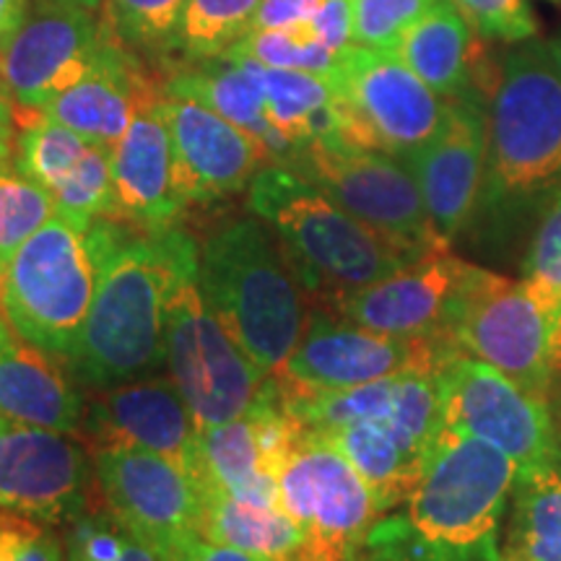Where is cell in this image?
<instances>
[{"instance_id": "obj_52", "label": "cell", "mask_w": 561, "mask_h": 561, "mask_svg": "<svg viewBox=\"0 0 561 561\" xmlns=\"http://www.w3.org/2000/svg\"><path fill=\"white\" fill-rule=\"evenodd\" d=\"M559 561H561V559H559Z\"/></svg>"}, {"instance_id": "obj_29", "label": "cell", "mask_w": 561, "mask_h": 561, "mask_svg": "<svg viewBox=\"0 0 561 561\" xmlns=\"http://www.w3.org/2000/svg\"><path fill=\"white\" fill-rule=\"evenodd\" d=\"M318 434L339 447L343 458L359 471L375 494L380 512L409 502L430 458V453L419 450L413 442L388 424L356 421V424L335 426Z\"/></svg>"}, {"instance_id": "obj_9", "label": "cell", "mask_w": 561, "mask_h": 561, "mask_svg": "<svg viewBox=\"0 0 561 561\" xmlns=\"http://www.w3.org/2000/svg\"><path fill=\"white\" fill-rule=\"evenodd\" d=\"M343 144L409 159L439 130L447 100L390 50L351 45L331 76Z\"/></svg>"}, {"instance_id": "obj_45", "label": "cell", "mask_w": 561, "mask_h": 561, "mask_svg": "<svg viewBox=\"0 0 561 561\" xmlns=\"http://www.w3.org/2000/svg\"><path fill=\"white\" fill-rule=\"evenodd\" d=\"M16 133V104H13L5 83L0 81V159H13Z\"/></svg>"}, {"instance_id": "obj_16", "label": "cell", "mask_w": 561, "mask_h": 561, "mask_svg": "<svg viewBox=\"0 0 561 561\" xmlns=\"http://www.w3.org/2000/svg\"><path fill=\"white\" fill-rule=\"evenodd\" d=\"M94 458L73 434L0 416V512L68 525L89 510Z\"/></svg>"}, {"instance_id": "obj_30", "label": "cell", "mask_w": 561, "mask_h": 561, "mask_svg": "<svg viewBox=\"0 0 561 561\" xmlns=\"http://www.w3.org/2000/svg\"><path fill=\"white\" fill-rule=\"evenodd\" d=\"M265 104L273 128L299 159L310 146L343 144L339 104L322 76L265 68Z\"/></svg>"}, {"instance_id": "obj_47", "label": "cell", "mask_w": 561, "mask_h": 561, "mask_svg": "<svg viewBox=\"0 0 561 561\" xmlns=\"http://www.w3.org/2000/svg\"><path fill=\"white\" fill-rule=\"evenodd\" d=\"M549 47H551L553 60H557V66H559V70H561V32L557 34V37H553V39L549 42Z\"/></svg>"}, {"instance_id": "obj_6", "label": "cell", "mask_w": 561, "mask_h": 561, "mask_svg": "<svg viewBox=\"0 0 561 561\" xmlns=\"http://www.w3.org/2000/svg\"><path fill=\"white\" fill-rule=\"evenodd\" d=\"M164 367L198 430L248 416L276 392V380L250 362L203 297L198 242L185 229L167 294Z\"/></svg>"}, {"instance_id": "obj_39", "label": "cell", "mask_w": 561, "mask_h": 561, "mask_svg": "<svg viewBox=\"0 0 561 561\" xmlns=\"http://www.w3.org/2000/svg\"><path fill=\"white\" fill-rule=\"evenodd\" d=\"M525 280L541 297L561 305V185L551 193L525 261Z\"/></svg>"}, {"instance_id": "obj_38", "label": "cell", "mask_w": 561, "mask_h": 561, "mask_svg": "<svg viewBox=\"0 0 561 561\" xmlns=\"http://www.w3.org/2000/svg\"><path fill=\"white\" fill-rule=\"evenodd\" d=\"M437 0H351L354 45L392 50L398 37Z\"/></svg>"}, {"instance_id": "obj_15", "label": "cell", "mask_w": 561, "mask_h": 561, "mask_svg": "<svg viewBox=\"0 0 561 561\" xmlns=\"http://www.w3.org/2000/svg\"><path fill=\"white\" fill-rule=\"evenodd\" d=\"M96 11L62 0H37L9 45L0 50V81L19 110L42 112L87 73L112 34Z\"/></svg>"}, {"instance_id": "obj_35", "label": "cell", "mask_w": 561, "mask_h": 561, "mask_svg": "<svg viewBox=\"0 0 561 561\" xmlns=\"http://www.w3.org/2000/svg\"><path fill=\"white\" fill-rule=\"evenodd\" d=\"M60 210L53 195L26 178L13 159L0 161V276L32 234Z\"/></svg>"}, {"instance_id": "obj_4", "label": "cell", "mask_w": 561, "mask_h": 561, "mask_svg": "<svg viewBox=\"0 0 561 561\" xmlns=\"http://www.w3.org/2000/svg\"><path fill=\"white\" fill-rule=\"evenodd\" d=\"M520 468L489 442L442 430L398 515L413 561H502L496 528Z\"/></svg>"}, {"instance_id": "obj_37", "label": "cell", "mask_w": 561, "mask_h": 561, "mask_svg": "<svg viewBox=\"0 0 561 561\" xmlns=\"http://www.w3.org/2000/svg\"><path fill=\"white\" fill-rule=\"evenodd\" d=\"M66 561H164L151 546L125 528L112 512L87 510L68 523Z\"/></svg>"}, {"instance_id": "obj_44", "label": "cell", "mask_w": 561, "mask_h": 561, "mask_svg": "<svg viewBox=\"0 0 561 561\" xmlns=\"http://www.w3.org/2000/svg\"><path fill=\"white\" fill-rule=\"evenodd\" d=\"M170 561H268L255 557V553L248 551H237L229 549V546H219V543H210L206 538H195L193 543H187L178 557Z\"/></svg>"}, {"instance_id": "obj_10", "label": "cell", "mask_w": 561, "mask_h": 561, "mask_svg": "<svg viewBox=\"0 0 561 561\" xmlns=\"http://www.w3.org/2000/svg\"><path fill=\"white\" fill-rule=\"evenodd\" d=\"M276 489L301 536L299 561H356L382 515L359 471L310 430L278 468Z\"/></svg>"}, {"instance_id": "obj_19", "label": "cell", "mask_w": 561, "mask_h": 561, "mask_svg": "<svg viewBox=\"0 0 561 561\" xmlns=\"http://www.w3.org/2000/svg\"><path fill=\"white\" fill-rule=\"evenodd\" d=\"M489 115L483 94L447 102L445 121L405 167L419 182L426 214L437 234L450 244L473 219L486 178Z\"/></svg>"}, {"instance_id": "obj_32", "label": "cell", "mask_w": 561, "mask_h": 561, "mask_svg": "<svg viewBox=\"0 0 561 561\" xmlns=\"http://www.w3.org/2000/svg\"><path fill=\"white\" fill-rule=\"evenodd\" d=\"M561 559V460L523 471L515 483L507 549L502 561Z\"/></svg>"}, {"instance_id": "obj_22", "label": "cell", "mask_w": 561, "mask_h": 561, "mask_svg": "<svg viewBox=\"0 0 561 561\" xmlns=\"http://www.w3.org/2000/svg\"><path fill=\"white\" fill-rule=\"evenodd\" d=\"M164 83L146 81L125 136L110 151L112 219L146 231L178 227L185 201L174 187L172 138L161 112Z\"/></svg>"}, {"instance_id": "obj_7", "label": "cell", "mask_w": 561, "mask_h": 561, "mask_svg": "<svg viewBox=\"0 0 561 561\" xmlns=\"http://www.w3.org/2000/svg\"><path fill=\"white\" fill-rule=\"evenodd\" d=\"M96 276L91 224L58 214L21 244L0 276V312L19 339L68 367L94 301Z\"/></svg>"}, {"instance_id": "obj_40", "label": "cell", "mask_w": 561, "mask_h": 561, "mask_svg": "<svg viewBox=\"0 0 561 561\" xmlns=\"http://www.w3.org/2000/svg\"><path fill=\"white\" fill-rule=\"evenodd\" d=\"M473 32L486 39L523 42L536 34L528 0H453Z\"/></svg>"}, {"instance_id": "obj_27", "label": "cell", "mask_w": 561, "mask_h": 561, "mask_svg": "<svg viewBox=\"0 0 561 561\" xmlns=\"http://www.w3.org/2000/svg\"><path fill=\"white\" fill-rule=\"evenodd\" d=\"M83 413L87 403L58 359L19 339L13 328L0 335V416L76 434L81 432Z\"/></svg>"}, {"instance_id": "obj_11", "label": "cell", "mask_w": 561, "mask_h": 561, "mask_svg": "<svg viewBox=\"0 0 561 561\" xmlns=\"http://www.w3.org/2000/svg\"><path fill=\"white\" fill-rule=\"evenodd\" d=\"M297 174L416 257L450 248L434 229L403 159L359 146L320 144L301 153Z\"/></svg>"}, {"instance_id": "obj_2", "label": "cell", "mask_w": 561, "mask_h": 561, "mask_svg": "<svg viewBox=\"0 0 561 561\" xmlns=\"http://www.w3.org/2000/svg\"><path fill=\"white\" fill-rule=\"evenodd\" d=\"M203 297L250 362L278 377L310 322L307 289L268 224L237 216L198 244Z\"/></svg>"}, {"instance_id": "obj_51", "label": "cell", "mask_w": 561, "mask_h": 561, "mask_svg": "<svg viewBox=\"0 0 561 561\" xmlns=\"http://www.w3.org/2000/svg\"><path fill=\"white\" fill-rule=\"evenodd\" d=\"M0 161H3V159H0Z\"/></svg>"}, {"instance_id": "obj_1", "label": "cell", "mask_w": 561, "mask_h": 561, "mask_svg": "<svg viewBox=\"0 0 561 561\" xmlns=\"http://www.w3.org/2000/svg\"><path fill=\"white\" fill-rule=\"evenodd\" d=\"M180 227L146 231L117 219L91 221L96 291L70 371L89 388L151 377L164 364L167 294Z\"/></svg>"}, {"instance_id": "obj_8", "label": "cell", "mask_w": 561, "mask_h": 561, "mask_svg": "<svg viewBox=\"0 0 561 561\" xmlns=\"http://www.w3.org/2000/svg\"><path fill=\"white\" fill-rule=\"evenodd\" d=\"M453 335L466 354L549 403L553 382L561 377V305L541 297L528 280L473 265Z\"/></svg>"}, {"instance_id": "obj_42", "label": "cell", "mask_w": 561, "mask_h": 561, "mask_svg": "<svg viewBox=\"0 0 561 561\" xmlns=\"http://www.w3.org/2000/svg\"><path fill=\"white\" fill-rule=\"evenodd\" d=\"M45 525L13 512H0V561H26Z\"/></svg>"}, {"instance_id": "obj_33", "label": "cell", "mask_w": 561, "mask_h": 561, "mask_svg": "<svg viewBox=\"0 0 561 561\" xmlns=\"http://www.w3.org/2000/svg\"><path fill=\"white\" fill-rule=\"evenodd\" d=\"M263 0H187L172 50L187 62L221 58L250 32Z\"/></svg>"}, {"instance_id": "obj_23", "label": "cell", "mask_w": 561, "mask_h": 561, "mask_svg": "<svg viewBox=\"0 0 561 561\" xmlns=\"http://www.w3.org/2000/svg\"><path fill=\"white\" fill-rule=\"evenodd\" d=\"M13 164L53 195L68 219L91 224L112 219L110 151L91 144L42 112L16 107Z\"/></svg>"}, {"instance_id": "obj_17", "label": "cell", "mask_w": 561, "mask_h": 561, "mask_svg": "<svg viewBox=\"0 0 561 561\" xmlns=\"http://www.w3.org/2000/svg\"><path fill=\"white\" fill-rule=\"evenodd\" d=\"M471 271L450 248H439L328 310L398 339H455V312Z\"/></svg>"}, {"instance_id": "obj_48", "label": "cell", "mask_w": 561, "mask_h": 561, "mask_svg": "<svg viewBox=\"0 0 561 561\" xmlns=\"http://www.w3.org/2000/svg\"><path fill=\"white\" fill-rule=\"evenodd\" d=\"M62 3H76V5H83V9H89V11H96L104 0H62Z\"/></svg>"}, {"instance_id": "obj_18", "label": "cell", "mask_w": 561, "mask_h": 561, "mask_svg": "<svg viewBox=\"0 0 561 561\" xmlns=\"http://www.w3.org/2000/svg\"><path fill=\"white\" fill-rule=\"evenodd\" d=\"M161 112L172 138L174 187L185 206H206L248 191L255 174L268 167L261 146L208 104L164 89Z\"/></svg>"}, {"instance_id": "obj_25", "label": "cell", "mask_w": 561, "mask_h": 561, "mask_svg": "<svg viewBox=\"0 0 561 561\" xmlns=\"http://www.w3.org/2000/svg\"><path fill=\"white\" fill-rule=\"evenodd\" d=\"M167 91L193 96L227 117L261 146L273 167L297 170L299 153L278 136L265 104V66L248 58H210L178 68L164 81Z\"/></svg>"}, {"instance_id": "obj_43", "label": "cell", "mask_w": 561, "mask_h": 561, "mask_svg": "<svg viewBox=\"0 0 561 561\" xmlns=\"http://www.w3.org/2000/svg\"><path fill=\"white\" fill-rule=\"evenodd\" d=\"M320 3L322 0H263L255 19H252L250 32L310 24L320 9Z\"/></svg>"}, {"instance_id": "obj_20", "label": "cell", "mask_w": 561, "mask_h": 561, "mask_svg": "<svg viewBox=\"0 0 561 561\" xmlns=\"http://www.w3.org/2000/svg\"><path fill=\"white\" fill-rule=\"evenodd\" d=\"M278 390L284 409L310 432L371 421L392 426L424 453L442 432V369L403 371L346 390Z\"/></svg>"}, {"instance_id": "obj_28", "label": "cell", "mask_w": 561, "mask_h": 561, "mask_svg": "<svg viewBox=\"0 0 561 561\" xmlns=\"http://www.w3.org/2000/svg\"><path fill=\"white\" fill-rule=\"evenodd\" d=\"M203 538L268 561H299L301 536L273 496L203 491Z\"/></svg>"}, {"instance_id": "obj_49", "label": "cell", "mask_w": 561, "mask_h": 561, "mask_svg": "<svg viewBox=\"0 0 561 561\" xmlns=\"http://www.w3.org/2000/svg\"><path fill=\"white\" fill-rule=\"evenodd\" d=\"M9 328H11V325H9V320H5V318H3V312H0V335H3L5 331H9Z\"/></svg>"}, {"instance_id": "obj_26", "label": "cell", "mask_w": 561, "mask_h": 561, "mask_svg": "<svg viewBox=\"0 0 561 561\" xmlns=\"http://www.w3.org/2000/svg\"><path fill=\"white\" fill-rule=\"evenodd\" d=\"M442 100H460L489 91V73L473 26L453 0H437L398 37L392 50Z\"/></svg>"}, {"instance_id": "obj_5", "label": "cell", "mask_w": 561, "mask_h": 561, "mask_svg": "<svg viewBox=\"0 0 561 561\" xmlns=\"http://www.w3.org/2000/svg\"><path fill=\"white\" fill-rule=\"evenodd\" d=\"M561 185V70L543 42L517 45L491 91L483 201L520 208Z\"/></svg>"}, {"instance_id": "obj_21", "label": "cell", "mask_w": 561, "mask_h": 561, "mask_svg": "<svg viewBox=\"0 0 561 561\" xmlns=\"http://www.w3.org/2000/svg\"><path fill=\"white\" fill-rule=\"evenodd\" d=\"M81 432L102 447H136L172 460L198 483V426L185 398L164 377L102 388L94 401L87 403Z\"/></svg>"}, {"instance_id": "obj_13", "label": "cell", "mask_w": 561, "mask_h": 561, "mask_svg": "<svg viewBox=\"0 0 561 561\" xmlns=\"http://www.w3.org/2000/svg\"><path fill=\"white\" fill-rule=\"evenodd\" d=\"M442 430L489 442L520 473L561 460L549 403L466 351L442 369Z\"/></svg>"}, {"instance_id": "obj_3", "label": "cell", "mask_w": 561, "mask_h": 561, "mask_svg": "<svg viewBox=\"0 0 561 561\" xmlns=\"http://www.w3.org/2000/svg\"><path fill=\"white\" fill-rule=\"evenodd\" d=\"M248 203L278 237L301 286L322 307H335L419 261L284 167H263L250 182Z\"/></svg>"}, {"instance_id": "obj_50", "label": "cell", "mask_w": 561, "mask_h": 561, "mask_svg": "<svg viewBox=\"0 0 561 561\" xmlns=\"http://www.w3.org/2000/svg\"><path fill=\"white\" fill-rule=\"evenodd\" d=\"M553 3H559V0H553Z\"/></svg>"}, {"instance_id": "obj_41", "label": "cell", "mask_w": 561, "mask_h": 561, "mask_svg": "<svg viewBox=\"0 0 561 561\" xmlns=\"http://www.w3.org/2000/svg\"><path fill=\"white\" fill-rule=\"evenodd\" d=\"M310 24L331 50L343 55L354 45V16L351 0H322Z\"/></svg>"}, {"instance_id": "obj_36", "label": "cell", "mask_w": 561, "mask_h": 561, "mask_svg": "<svg viewBox=\"0 0 561 561\" xmlns=\"http://www.w3.org/2000/svg\"><path fill=\"white\" fill-rule=\"evenodd\" d=\"M187 0H104V21L130 50H172Z\"/></svg>"}, {"instance_id": "obj_14", "label": "cell", "mask_w": 561, "mask_h": 561, "mask_svg": "<svg viewBox=\"0 0 561 561\" xmlns=\"http://www.w3.org/2000/svg\"><path fill=\"white\" fill-rule=\"evenodd\" d=\"M94 479L112 515L170 561L203 538V496L191 473L136 447L94 453Z\"/></svg>"}, {"instance_id": "obj_34", "label": "cell", "mask_w": 561, "mask_h": 561, "mask_svg": "<svg viewBox=\"0 0 561 561\" xmlns=\"http://www.w3.org/2000/svg\"><path fill=\"white\" fill-rule=\"evenodd\" d=\"M227 58H248L276 70H301L322 79H331L343 55H339L318 37L312 24L280 26V30H255L224 53Z\"/></svg>"}, {"instance_id": "obj_12", "label": "cell", "mask_w": 561, "mask_h": 561, "mask_svg": "<svg viewBox=\"0 0 561 561\" xmlns=\"http://www.w3.org/2000/svg\"><path fill=\"white\" fill-rule=\"evenodd\" d=\"M458 354L462 348L455 339L385 335L320 305L273 380L294 390H346L403 371H439Z\"/></svg>"}, {"instance_id": "obj_24", "label": "cell", "mask_w": 561, "mask_h": 561, "mask_svg": "<svg viewBox=\"0 0 561 561\" xmlns=\"http://www.w3.org/2000/svg\"><path fill=\"white\" fill-rule=\"evenodd\" d=\"M149 79V70L112 32L87 73L47 102L42 115L112 151L128 130L133 107Z\"/></svg>"}, {"instance_id": "obj_31", "label": "cell", "mask_w": 561, "mask_h": 561, "mask_svg": "<svg viewBox=\"0 0 561 561\" xmlns=\"http://www.w3.org/2000/svg\"><path fill=\"white\" fill-rule=\"evenodd\" d=\"M198 489H219L240 496L278 500L276 473L265 460L261 439L250 416L198 430Z\"/></svg>"}, {"instance_id": "obj_46", "label": "cell", "mask_w": 561, "mask_h": 561, "mask_svg": "<svg viewBox=\"0 0 561 561\" xmlns=\"http://www.w3.org/2000/svg\"><path fill=\"white\" fill-rule=\"evenodd\" d=\"M32 11V0H0V50L9 45Z\"/></svg>"}]
</instances>
